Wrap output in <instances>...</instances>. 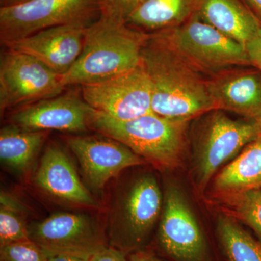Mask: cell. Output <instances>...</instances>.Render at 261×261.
Listing matches in <instances>:
<instances>
[{
    "mask_svg": "<svg viewBox=\"0 0 261 261\" xmlns=\"http://www.w3.org/2000/svg\"><path fill=\"white\" fill-rule=\"evenodd\" d=\"M141 64L150 82L155 114L192 121L216 110L209 92L208 76L155 34H147Z\"/></svg>",
    "mask_w": 261,
    "mask_h": 261,
    "instance_id": "1",
    "label": "cell"
},
{
    "mask_svg": "<svg viewBox=\"0 0 261 261\" xmlns=\"http://www.w3.org/2000/svg\"><path fill=\"white\" fill-rule=\"evenodd\" d=\"M147 38L124 22L99 15L87 29L80 58L62 75L63 85L97 83L133 70L141 64Z\"/></svg>",
    "mask_w": 261,
    "mask_h": 261,
    "instance_id": "2",
    "label": "cell"
},
{
    "mask_svg": "<svg viewBox=\"0 0 261 261\" xmlns=\"http://www.w3.org/2000/svg\"><path fill=\"white\" fill-rule=\"evenodd\" d=\"M190 121L165 118L153 112L121 121L94 111L89 128L121 142L156 167L173 169L185 157Z\"/></svg>",
    "mask_w": 261,
    "mask_h": 261,
    "instance_id": "3",
    "label": "cell"
},
{
    "mask_svg": "<svg viewBox=\"0 0 261 261\" xmlns=\"http://www.w3.org/2000/svg\"><path fill=\"white\" fill-rule=\"evenodd\" d=\"M202 116L194 137V175L201 192L225 163L261 134L257 122L233 119L221 110Z\"/></svg>",
    "mask_w": 261,
    "mask_h": 261,
    "instance_id": "4",
    "label": "cell"
},
{
    "mask_svg": "<svg viewBox=\"0 0 261 261\" xmlns=\"http://www.w3.org/2000/svg\"><path fill=\"white\" fill-rule=\"evenodd\" d=\"M208 75L235 67L251 66L243 44L204 22L195 13L175 28L151 33Z\"/></svg>",
    "mask_w": 261,
    "mask_h": 261,
    "instance_id": "5",
    "label": "cell"
},
{
    "mask_svg": "<svg viewBox=\"0 0 261 261\" xmlns=\"http://www.w3.org/2000/svg\"><path fill=\"white\" fill-rule=\"evenodd\" d=\"M157 180L150 173L141 175L117 197L110 214V246L126 254L145 243L163 209Z\"/></svg>",
    "mask_w": 261,
    "mask_h": 261,
    "instance_id": "6",
    "label": "cell"
},
{
    "mask_svg": "<svg viewBox=\"0 0 261 261\" xmlns=\"http://www.w3.org/2000/svg\"><path fill=\"white\" fill-rule=\"evenodd\" d=\"M97 15V0H30L1 7L0 39L3 44L58 25L92 24Z\"/></svg>",
    "mask_w": 261,
    "mask_h": 261,
    "instance_id": "7",
    "label": "cell"
},
{
    "mask_svg": "<svg viewBox=\"0 0 261 261\" xmlns=\"http://www.w3.org/2000/svg\"><path fill=\"white\" fill-rule=\"evenodd\" d=\"M62 75L34 57L7 49L0 58V111L63 93Z\"/></svg>",
    "mask_w": 261,
    "mask_h": 261,
    "instance_id": "8",
    "label": "cell"
},
{
    "mask_svg": "<svg viewBox=\"0 0 261 261\" xmlns=\"http://www.w3.org/2000/svg\"><path fill=\"white\" fill-rule=\"evenodd\" d=\"M81 94L94 111L117 121L152 113L150 82L142 64L109 80L81 86Z\"/></svg>",
    "mask_w": 261,
    "mask_h": 261,
    "instance_id": "9",
    "label": "cell"
},
{
    "mask_svg": "<svg viewBox=\"0 0 261 261\" xmlns=\"http://www.w3.org/2000/svg\"><path fill=\"white\" fill-rule=\"evenodd\" d=\"M29 239L48 253L91 258L108 246V237L90 216L58 213L29 226Z\"/></svg>",
    "mask_w": 261,
    "mask_h": 261,
    "instance_id": "10",
    "label": "cell"
},
{
    "mask_svg": "<svg viewBox=\"0 0 261 261\" xmlns=\"http://www.w3.org/2000/svg\"><path fill=\"white\" fill-rule=\"evenodd\" d=\"M159 238L163 250L178 261H204L205 238L183 192L169 185L163 199Z\"/></svg>",
    "mask_w": 261,
    "mask_h": 261,
    "instance_id": "11",
    "label": "cell"
},
{
    "mask_svg": "<svg viewBox=\"0 0 261 261\" xmlns=\"http://www.w3.org/2000/svg\"><path fill=\"white\" fill-rule=\"evenodd\" d=\"M102 136H70L66 138L87 183L94 190H102L111 178L126 168L147 163L126 145Z\"/></svg>",
    "mask_w": 261,
    "mask_h": 261,
    "instance_id": "12",
    "label": "cell"
},
{
    "mask_svg": "<svg viewBox=\"0 0 261 261\" xmlns=\"http://www.w3.org/2000/svg\"><path fill=\"white\" fill-rule=\"evenodd\" d=\"M94 110L82 94L66 92L22 106L10 115V123L25 130L86 132Z\"/></svg>",
    "mask_w": 261,
    "mask_h": 261,
    "instance_id": "13",
    "label": "cell"
},
{
    "mask_svg": "<svg viewBox=\"0 0 261 261\" xmlns=\"http://www.w3.org/2000/svg\"><path fill=\"white\" fill-rule=\"evenodd\" d=\"M90 25L73 23L51 27L3 45L10 50L34 57L63 75L82 54L86 32Z\"/></svg>",
    "mask_w": 261,
    "mask_h": 261,
    "instance_id": "14",
    "label": "cell"
},
{
    "mask_svg": "<svg viewBox=\"0 0 261 261\" xmlns=\"http://www.w3.org/2000/svg\"><path fill=\"white\" fill-rule=\"evenodd\" d=\"M216 110L229 111L258 123L261 119V71L235 67L208 75Z\"/></svg>",
    "mask_w": 261,
    "mask_h": 261,
    "instance_id": "15",
    "label": "cell"
},
{
    "mask_svg": "<svg viewBox=\"0 0 261 261\" xmlns=\"http://www.w3.org/2000/svg\"><path fill=\"white\" fill-rule=\"evenodd\" d=\"M34 181L44 193L67 205L90 208L99 206L81 181L68 154L56 144L46 147Z\"/></svg>",
    "mask_w": 261,
    "mask_h": 261,
    "instance_id": "16",
    "label": "cell"
},
{
    "mask_svg": "<svg viewBox=\"0 0 261 261\" xmlns=\"http://www.w3.org/2000/svg\"><path fill=\"white\" fill-rule=\"evenodd\" d=\"M196 13L245 47L261 28L259 19L241 0H200Z\"/></svg>",
    "mask_w": 261,
    "mask_h": 261,
    "instance_id": "17",
    "label": "cell"
},
{
    "mask_svg": "<svg viewBox=\"0 0 261 261\" xmlns=\"http://www.w3.org/2000/svg\"><path fill=\"white\" fill-rule=\"evenodd\" d=\"M200 0H141L126 24L140 32H158L175 28L197 11Z\"/></svg>",
    "mask_w": 261,
    "mask_h": 261,
    "instance_id": "18",
    "label": "cell"
},
{
    "mask_svg": "<svg viewBox=\"0 0 261 261\" xmlns=\"http://www.w3.org/2000/svg\"><path fill=\"white\" fill-rule=\"evenodd\" d=\"M261 190V134L214 178V195Z\"/></svg>",
    "mask_w": 261,
    "mask_h": 261,
    "instance_id": "19",
    "label": "cell"
},
{
    "mask_svg": "<svg viewBox=\"0 0 261 261\" xmlns=\"http://www.w3.org/2000/svg\"><path fill=\"white\" fill-rule=\"evenodd\" d=\"M48 130H25L10 124L0 130V159L5 167L24 173L47 140Z\"/></svg>",
    "mask_w": 261,
    "mask_h": 261,
    "instance_id": "20",
    "label": "cell"
},
{
    "mask_svg": "<svg viewBox=\"0 0 261 261\" xmlns=\"http://www.w3.org/2000/svg\"><path fill=\"white\" fill-rule=\"evenodd\" d=\"M212 197L224 216L250 226L261 239V190L218 194Z\"/></svg>",
    "mask_w": 261,
    "mask_h": 261,
    "instance_id": "21",
    "label": "cell"
},
{
    "mask_svg": "<svg viewBox=\"0 0 261 261\" xmlns=\"http://www.w3.org/2000/svg\"><path fill=\"white\" fill-rule=\"evenodd\" d=\"M220 242L229 261H261V243L252 238L235 220L220 216L217 221Z\"/></svg>",
    "mask_w": 261,
    "mask_h": 261,
    "instance_id": "22",
    "label": "cell"
},
{
    "mask_svg": "<svg viewBox=\"0 0 261 261\" xmlns=\"http://www.w3.org/2000/svg\"><path fill=\"white\" fill-rule=\"evenodd\" d=\"M25 213L0 207V247L29 240V226Z\"/></svg>",
    "mask_w": 261,
    "mask_h": 261,
    "instance_id": "23",
    "label": "cell"
},
{
    "mask_svg": "<svg viewBox=\"0 0 261 261\" xmlns=\"http://www.w3.org/2000/svg\"><path fill=\"white\" fill-rule=\"evenodd\" d=\"M47 252L30 239L0 247V261H47Z\"/></svg>",
    "mask_w": 261,
    "mask_h": 261,
    "instance_id": "24",
    "label": "cell"
},
{
    "mask_svg": "<svg viewBox=\"0 0 261 261\" xmlns=\"http://www.w3.org/2000/svg\"><path fill=\"white\" fill-rule=\"evenodd\" d=\"M141 0H97L99 15L118 21L124 22L129 18Z\"/></svg>",
    "mask_w": 261,
    "mask_h": 261,
    "instance_id": "25",
    "label": "cell"
},
{
    "mask_svg": "<svg viewBox=\"0 0 261 261\" xmlns=\"http://www.w3.org/2000/svg\"><path fill=\"white\" fill-rule=\"evenodd\" d=\"M251 66L261 71V28L245 45Z\"/></svg>",
    "mask_w": 261,
    "mask_h": 261,
    "instance_id": "26",
    "label": "cell"
},
{
    "mask_svg": "<svg viewBox=\"0 0 261 261\" xmlns=\"http://www.w3.org/2000/svg\"><path fill=\"white\" fill-rule=\"evenodd\" d=\"M89 261H128L124 252L108 245L94 254Z\"/></svg>",
    "mask_w": 261,
    "mask_h": 261,
    "instance_id": "27",
    "label": "cell"
},
{
    "mask_svg": "<svg viewBox=\"0 0 261 261\" xmlns=\"http://www.w3.org/2000/svg\"><path fill=\"white\" fill-rule=\"evenodd\" d=\"M47 261H89L90 258H85L75 255H64V254L48 253Z\"/></svg>",
    "mask_w": 261,
    "mask_h": 261,
    "instance_id": "28",
    "label": "cell"
},
{
    "mask_svg": "<svg viewBox=\"0 0 261 261\" xmlns=\"http://www.w3.org/2000/svg\"><path fill=\"white\" fill-rule=\"evenodd\" d=\"M128 261H162L160 259L157 258L150 255V254L147 253V252L138 251L134 252L133 253L130 254L129 257H128Z\"/></svg>",
    "mask_w": 261,
    "mask_h": 261,
    "instance_id": "29",
    "label": "cell"
},
{
    "mask_svg": "<svg viewBox=\"0 0 261 261\" xmlns=\"http://www.w3.org/2000/svg\"><path fill=\"white\" fill-rule=\"evenodd\" d=\"M245 1L251 8L252 13L261 22V0H245Z\"/></svg>",
    "mask_w": 261,
    "mask_h": 261,
    "instance_id": "30",
    "label": "cell"
},
{
    "mask_svg": "<svg viewBox=\"0 0 261 261\" xmlns=\"http://www.w3.org/2000/svg\"><path fill=\"white\" fill-rule=\"evenodd\" d=\"M30 0H0V5L1 7H9L22 4V3H27Z\"/></svg>",
    "mask_w": 261,
    "mask_h": 261,
    "instance_id": "31",
    "label": "cell"
},
{
    "mask_svg": "<svg viewBox=\"0 0 261 261\" xmlns=\"http://www.w3.org/2000/svg\"><path fill=\"white\" fill-rule=\"evenodd\" d=\"M259 127H260V132H261V119L260 121L258 122Z\"/></svg>",
    "mask_w": 261,
    "mask_h": 261,
    "instance_id": "32",
    "label": "cell"
}]
</instances>
